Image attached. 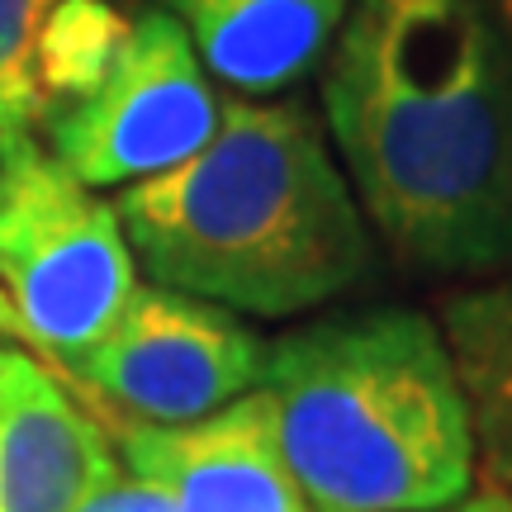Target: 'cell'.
<instances>
[{
	"instance_id": "1",
	"label": "cell",
	"mask_w": 512,
	"mask_h": 512,
	"mask_svg": "<svg viewBox=\"0 0 512 512\" xmlns=\"http://www.w3.org/2000/svg\"><path fill=\"white\" fill-rule=\"evenodd\" d=\"M323 128L370 233L422 275L512 266V57L479 0H351Z\"/></svg>"
},
{
	"instance_id": "2",
	"label": "cell",
	"mask_w": 512,
	"mask_h": 512,
	"mask_svg": "<svg viewBox=\"0 0 512 512\" xmlns=\"http://www.w3.org/2000/svg\"><path fill=\"white\" fill-rule=\"evenodd\" d=\"M152 285L256 318H294L361 285L370 223L304 100L228 95L214 138L114 195Z\"/></svg>"
},
{
	"instance_id": "3",
	"label": "cell",
	"mask_w": 512,
	"mask_h": 512,
	"mask_svg": "<svg viewBox=\"0 0 512 512\" xmlns=\"http://www.w3.org/2000/svg\"><path fill=\"white\" fill-rule=\"evenodd\" d=\"M280 456L309 512H427L475 489V441L437 318L356 309L266 347Z\"/></svg>"
},
{
	"instance_id": "4",
	"label": "cell",
	"mask_w": 512,
	"mask_h": 512,
	"mask_svg": "<svg viewBox=\"0 0 512 512\" xmlns=\"http://www.w3.org/2000/svg\"><path fill=\"white\" fill-rule=\"evenodd\" d=\"M0 290L29 332V351L57 375L138 290L114 200L76 181L43 143L0 157Z\"/></svg>"
},
{
	"instance_id": "5",
	"label": "cell",
	"mask_w": 512,
	"mask_h": 512,
	"mask_svg": "<svg viewBox=\"0 0 512 512\" xmlns=\"http://www.w3.org/2000/svg\"><path fill=\"white\" fill-rule=\"evenodd\" d=\"M223 114L214 76L162 5L133 15L124 48L86 95L43 119L38 143L81 185H133L195 157Z\"/></svg>"
},
{
	"instance_id": "6",
	"label": "cell",
	"mask_w": 512,
	"mask_h": 512,
	"mask_svg": "<svg viewBox=\"0 0 512 512\" xmlns=\"http://www.w3.org/2000/svg\"><path fill=\"white\" fill-rule=\"evenodd\" d=\"M261 370L266 342L242 313L166 285H138L124 313L67 366V380L128 422L171 427L252 394Z\"/></svg>"
},
{
	"instance_id": "7",
	"label": "cell",
	"mask_w": 512,
	"mask_h": 512,
	"mask_svg": "<svg viewBox=\"0 0 512 512\" xmlns=\"http://www.w3.org/2000/svg\"><path fill=\"white\" fill-rule=\"evenodd\" d=\"M114 451L128 475L157 484L181 512H309L261 384L195 422H114Z\"/></svg>"
},
{
	"instance_id": "8",
	"label": "cell",
	"mask_w": 512,
	"mask_h": 512,
	"mask_svg": "<svg viewBox=\"0 0 512 512\" xmlns=\"http://www.w3.org/2000/svg\"><path fill=\"white\" fill-rule=\"evenodd\" d=\"M351 0H162L209 76L266 100L299 86L328 57Z\"/></svg>"
},
{
	"instance_id": "9",
	"label": "cell",
	"mask_w": 512,
	"mask_h": 512,
	"mask_svg": "<svg viewBox=\"0 0 512 512\" xmlns=\"http://www.w3.org/2000/svg\"><path fill=\"white\" fill-rule=\"evenodd\" d=\"M119 470L110 432L38 370L0 408V512H76Z\"/></svg>"
},
{
	"instance_id": "10",
	"label": "cell",
	"mask_w": 512,
	"mask_h": 512,
	"mask_svg": "<svg viewBox=\"0 0 512 512\" xmlns=\"http://www.w3.org/2000/svg\"><path fill=\"white\" fill-rule=\"evenodd\" d=\"M437 328L465 399L475 470L494 494L512 498V280L451 294Z\"/></svg>"
},
{
	"instance_id": "11",
	"label": "cell",
	"mask_w": 512,
	"mask_h": 512,
	"mask_svg": "<svg viewBox=\"0 0 512 512\" xmlns=\"http://www.w3.org/2000/svg\"><path fill=\"white\" fill-rule=\"evenodd\" d=\"M128 29H133V15L119 0H67V5H57L53 19L38 34L34 53L38 91H43L48 114L91 91L100 72L114 62V53L124 48Z\"/></svg>"
},
{
	"instance_id": "12",
	"label": "cell",
	"mask_w": 512,
	"mask_h": 512,
	"mask_svg": "<svg viewBox=\"0 0 512 512\" xmlns=\"http://www.w3.org/2000/svg\"><path fill=\"white\" fill-rule=\"evenodd\" d=\"M67 0H0V157L43 133V91H38L34 53L38 34Z\"/></svg>"
},
{
	"instance_id": "13",
	"label": "cell",
	"mask_w": 512,
	"mask_h": 512,
	"mask_svg": "<svg viewBox=\"0 0 512 512\" xmlns=\"http://www.w3.org/2000/svg\"><path fill=\"white\" fill-rule=\"evenodd\" d=\"M76 512H181V508H176L157 484L128 475L124 465H119V470H114V475L105 479V484H100V489H95Z\"/></svg>"
},
{
	"instance_id": "14",
	"label": "cell",
	"mask_w": 512,
	"mask_h": 512,
	"mask_svg": "<svg viewBox=\"0 0 512 512\" xmlns=\"http://www.w3.org/2000/svg\"><path fill=\"white\" fill-rule=\"evenodd\" d=\"M38 370H53V366H43L34 351H19V347H0V408L15 399L24 384L34 380Z\"/></svg>"
},
{
	"instance_id": "15",
	"label": "cell",
	"mask_w": 512,
	"mask_h": 512,
	"mask_svg": "<svg viewBox=\"0 0 512 512\" xmlns=\"http://www.w3.org/2000/svg\"><path fill=\"white\" fill-rule=\"evenodd\" d=\"M427 512H512V498L484 489V494H465L460 503H446V508H427Z\"/></svg>"
},
{
	"instance_id": "16",
	"label": "cell",
	"mask_w": 512,
	"mask_h": 512,
	"mask_svg": "<svg viewBox=\"0 0 512 512\" xmlns=\"http://www.w3.org/2000/svg\"><path fill=\"white\" fill-rule=\"evenodd\" d=\"M0 337H5L10 347H29V332H24V323H19L15 304L5 299V290H0Z\"/></svg>"
},
{
	"instance_id": "17",
	"label": "cell",
	"mask_w": 512,
	"mask_h": 512,
	"mask_svg": "<svg viewBox=\"0 0 512 512\" xmlns=\"http://www.w3.org/2000/svg\"><path fill=\"white\" fill-rule=\"evenodd\" d=\"M479 5H484V15L494 19L498 38H503V48H508V57H512V0H479Z\"/></svg>"
}]
</instances>
